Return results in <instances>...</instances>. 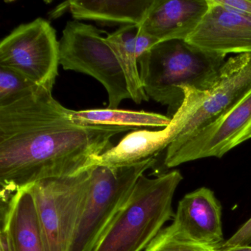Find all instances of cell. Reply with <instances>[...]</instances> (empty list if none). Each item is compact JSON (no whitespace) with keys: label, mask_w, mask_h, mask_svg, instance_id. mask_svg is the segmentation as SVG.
Here are the masks:
<instances>
[{"label":"cell","mask_w":251,"mask_h":251,"mask_svg":"<svg viewBox=\"0 0 251 251\" xmlns=\"http://www.w3.org/2000/svg\"><path fill=\"white\" fill-rule=\"evenodd\" d=\"M137 33V26H123L111 34H108L105 40L115 54L124 73L132 100L140 104L148 102L150 98L144 89L138 68L136 50Z\"/></svg>","instance_id":"obj_16"},{"label":"cell","mask_w":251,"mask_h":251,"mask_svg":"<svg viewBox=\"0 0 251 251\" xmlns=\"http://www.w3.org/2000/svg\"><path fill=\"white\" fill-rule=\"evenodd\" d=\"M59 42L50 23L38 18L16 27L0 43V66L52 92L60 65Z\"/></svg>","instance_id":"obj_7"},{"label":"cell","mask_w":251,"mask_h":251,"mask_svg":"<svg viewBox=\"0 0 251 251\" xmlns=\"http://www.w3.org/2000/svg\"><path fill=\"white\" fill-rule=\"evenodd\" d=\"M93 167L29 185L36 201L47 251H69L87 201Z\"/></svg>","instance_id":"obj_5"},{"label":"cell","mask_w":251,"mask_h":251,"mask_svg":"<svg viewBox=\"0 0 251 251\" xmlns=\"http://www.w3.org/2000/svg\"><path fill=\"white\" fill-rule=\"evenodd\" d=\"M215 251H251V245H237V246L227 247V248H222V247H216L214 248Z\"/></svg>","instance_id":"obj_23"},{"label":"cell","mask_w":251,"mask_h":251,"mask_svg":"<svg viewBox=\"0 0 251 251\" xmlns=\"http://www.w3.org/2000/svg\"><path fill=\"white\" fill-rule=\"evenodd\" d=\"M154 0H72L64 2L76 21H95L107 25H136L146 18Z\"/></svg>","instance_id":"obj_15"},{"label":"cell","mask_w":251,"mask_h":251,"mask_svg":"<svg viewBox=\"0 0 251 251\" xmlns=\"http://www.w3.org/2000/svg\"><path fill=\"white\" fill-rule=\"evenodd\" d=\"M155 163L153 157L129 167H94L87 201L69 251H94L139 177Z\"/></svg>","instance_id":"obj_4"},{"label":"cell","mask_w":251,"mask_h":251,"mask_svg":"<svg viewBox=\"0 0 251 251\" xmlns=\"http://www.w3.org/2000/svg\"><path fill=\"white\" fill-rule=\"evenodd\" d=\"M40 86L9 67L0 66V107L30 95Z\"/></svg>","instance_id":"obj_18"},{"label":"cell","mask_w":251,"mask_h":251,"mask_svg":"<svg viewBox=\"0 0 251 251\" xmlns=\"http://www.w3.org/2000/svg\"><path fill=\"white\" fill-rule=\"evenodd\" d=\"M225 58L197 49L184 40H169L148 50L138 64L147 95L167 105L172 119L184 100L182 86L209 89L226 63Z\"/></svg>","instance_id":"obj_2"},{"label":"cell","mask_w":251,"mask_h":251,"mask_svg":"<svg viewBox=\"0 0 251 251\" xmlns=\"http://www.w3.org/2000/svg\"><path fill=\"white\" fill-rule=\"evenodd\" d=\"M71 120L85 126H119V127H166L172 119L156 113L129 110L89 109L71 111Z\"/></svg>","instance_id":"obj_17"},{"label":"cell","mask_w":251,"mask_h":251,"mask_svg":"<svg viewBox=\"0 0 251 251\" xmlns=\"http://www.w3.org/2000/svg\"><path fill=\"white\" fill-rule=\"evenodd\" d=\"M159 233L213 248L222 245L224 238L221 205L214 192L202 187L185 195L179 202L173 223Z\"/></svg>","instance_id":"obj_11"},{"label":"cell","mask_w":251,"mask_h":251,"mask_svg":"<svg viewBox=\"0 0 251 251\" xmlns=\"http://www.w3.org/2000/svg\"><path fill=\"white\" fill-rule=\"evenodd\" d=\"M183 176L178 170L141 176L93 251H142L174 218L173 199Z\"/></svg>","instance_id":"obj_3"},{"label":"cell","mask_w":251,"mask_h":251,"mask_svg":"<svg viewBox=\"0 0 251 251\" xmlns=\"http://www.w3.org/2000/svg\"><path fill=\"white\" fill-rule=\"evenodd\" d=\"M208 9V0H154L138 28L158 39L186 40Z\"/></svg>","instance_id":"obj_13"},{"label":"cell","mask_w":251,"mask_h":251,"mask_svg":"<svg viewBox=\"0 0 251 251\" xmlns=\"http://www.w3.org/2000/svg\"><path fill=\"white\" fill-rule=\"evenodd\" d=\"M159 43L158 39L138 28L137 36H136V50L138 60L145 53L156 44Z\"/></svg>","instance_id":"obj_20"},{"label":"cell","mask_w":251,"mask_h":251,"mask_svg":"<svg viewBox=\"0 0 251 251\" xmlns=\"http://www.w3.org/2000/svg\"><path fill=\"white\" fill-rule=\"evenodd\" d=\"M13 251H47L34 195L30 186L20 189L8 201H1Z\"/></svg>","instance_id":"obj_14"},{"label":"cell","mask_w":251,"mask_h":251,"mask_svg":"<svg viewBox=\"0 0 251 251\" xmlns=\"http://www.w3.org/2000/svg\"><path fill=\"white\" fill-rule=\"evenodd\" d=\"M60 65L65 70L92 76L103 85L110 109H117L122 101L130 99L121 67L102 31L92 25L70 21L59 42Z\"/></svg>","instance_id":"obj_6"},{"label":"cell","mask_w":251,"mask_h":251,"mask_svg":"<svg viewBox=\"0 0 251 251\" xmlns=\"http://www.w3.org/2000/svg\"><path fill=\"white\" fill-rule=\"evenodd\" d=\"M145 251H215L213 247L177 240L158 234L147 247Z\"/></svg>","instance_id":"obj_19"},{"label":"cell","mask_w":251,"mask_h":251,"mask_svg":"<svg viewBox=\"0 0 251 251\" xmlns=\"http://www.w3.org/2000/svg\"><path fill=\"white\" fill-rule=\"evenodd\" d=\"M0 251H13L10 241L9 233L5 220H1L0 230Z\"/></svg>","instance_id":"obj_22"},{"label":"cell","mask_w":251,"mask_h":251,"mask_svg":"<svg viewBox=\"0 0 251 251\" xmlns=\"http://www.w3.org/2000/svg\"><path fill=\"white\" fill-rule=\"evenodd\" d=\"M251 90V54L229 58L211 87L202 91V102L185 122L174 141L181 140L212 123Z\"/></svg>","instance_id":"obj_10"},{"label":"cell","mask_w":251,"mask_h":251,"mask_svg":"<svg viewBox=\"0 0 251 251\" xmlns=\"http://www.w3.org/2000/svg\"><path fill=\"white\" fill-rule=\"evenodd\" d=\"M45 88L0 107L1 197L9 198L39 180L67 177L95 167L113 148L116 135L137 130L85 126L71 120Z\"/></svg>","instance_id":"obj_1"},{"label":"cell","mask_w":251,"mask_h":251,"mask_svg":"<svg viewBox=\"0 0 251 251\" xmlns=\"http://www.w3.org/2000/svg\"><path fill=\"white\" fill-rule=\"evenodd\" d=\"M208 9L193 33L189 45L208 53L251 54V17L208 0Z\"/></svg>","instance_id":"obj_12"},{"label":"cell","mask_w":251,"mask_h":251,"mask_svg":"<svg viewBox=\"0 0 251 251\" xmlns=\"http://www.w3.org/2000/svg\"><path fill=\"white\" fill-rule=\"evenodd\" d=\"M181 89L184 100L167 127L160 130H133L118 145L100 155L95 166L129 167L153 158L167 149L183 129L185 122L202 102V91L189 86H182Z\"/></svg>","instance_id":"obj_9"},{"label":"cell","mask_w":251,"mask_h":251,"mask_svg":"<svg viewBox=\"0 0 251 251\" xmlns=\"http://www.w3.org/2000/svg\"><path fill=\"white\" fill-rule=\"evenodd\" d=\"M219 5L251 17V0H214Z\"/></svg>","instance_id":"obj_21"},{"label":"cell","mask_w":251,"mask_h":251,"mask_svg":"<svg viewBox=\"0 0 251 251\" xmlns=\"http://www.w3.org/2000/svg\"><path fill=\"white\" fill-rule=\"evenodd\" d=\"M251 139V90L218 118L167 148V168L201 158H222Z\"/></svg>","instance_id":"obj_8"}]
</instances>
